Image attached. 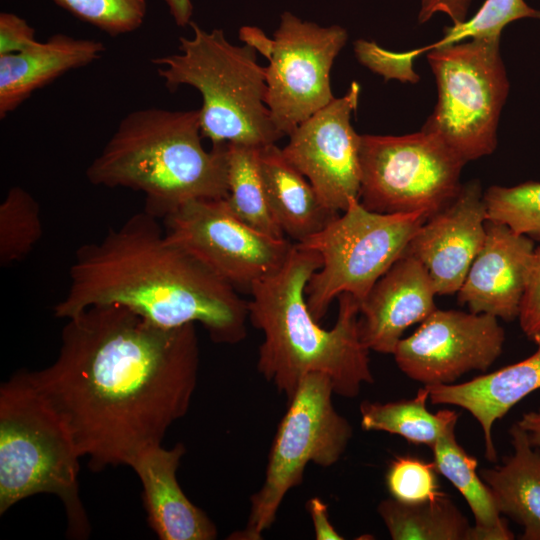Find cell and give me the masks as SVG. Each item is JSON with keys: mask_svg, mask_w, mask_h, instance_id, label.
Returning a JSON list of instances; mask_svg holds the SVG:
<instances>
[{"mask_svg": "<svg viewBox=\"0 0 540 540\" xmlns=\"http://www.w3.org/2000/svg\"><path fill=\"white\" fill-rule=\"evenodd\" d=\"M66 320L54 362L28 376L91 469L129 466L189 410L199 369L195 324L163 328L121 305Z\"/></svg>", "mask_w": 540, "mask_h": 540, "instance_id": "obj_1", "label": "cell"}, {"mask_svg": "<svg viewBox=\"0 0 540 540\" xmlns=\"http://www.w3.org/2000/svg\"><path fill=\"white\" fill-rule=\"evenodd\" d=\"M159 218L138 212L99 241L81 245L54 315L121 305L163 328L201 324L217 343L247 335L248 304L237 289L167 239Z\"/></svg>", "mask_w": 540, "mask_h": 540, "instance_id": "obj_2", "label": "cell"}, {"mask_svg": "<svg viewBox=\"0 0 540 540\" xmlns=\"http://www.w3.org/2000/svg\"><path fill=\"white\" fill-rule=\"evenodd\" d=\"M322 265L320 255L296 243L283 266L249 289L248 320L264 335L257 368L289 400L311 373L327 375L334 394L353 398L374 382L370 350L359 332L360 303L351 294L338 299V316L324 329L312 316L305 289Z\"/></svg>", "mask_w": 540, "mask_h": 540, "instance_id": "obj_3", "label": "cell"}, {"mask_svg": "<svg viewBox=\"0 0 540 540\" xmlns=\"http://www.w3.org/2000/svg\"><path fill=\"white\" fill-rule=\"evenodd\" d=\"M202 137L199 110H135L90 163L87 179L142 192L144 211L162 219L189 201L226 198L228 143L207 151Z\"/></svg>", "mask_w": 540, "mask_h": 540, "instance_id": "obj_4", "label": "cell"}, {"mask_svg": "<svg viewBox=\"0 0 540 540\" xmlns=\"http://www.w3.org/2000/svg\"><path fill=\"white\" fill-rule=\"evenodd\" d=\"M191 38L179 37L178 53L151 59L165 87L188 85L202 96L201 134L212 145L262 147L282 134L265 103V68L256 50L230 43L222 29L206 31L191 21Z\"/></svg>", "mask_w": 540, "mask_h": 540, "instance_id": "obj_5", "label": "cell"}, {"mask_svg": "<svg viewBox=\"0 0 540 540\" xmlns=\"http://www.w3.org/2000/svg\"><path fill=\"white\" fill-rule=\"evenodd\" d=\"M79 458L73 439L53 409L19 371L0 388V514L40 493L63 503L68 535L90 533L79 497Z\"/></svg>", "mask_w": 540, "mask_h": 540, "instance_id": "obj_6", "label": "cell"}, {"mask_svg": "<svg viewBox=\"0 0 540 540\" xmlns=\"http://www.w3.org/2000/svg\"><path fill=\"white\" fill-rule=\"evenodd\" d=\"M423 212L384 214L354 199L322 230L297 245L317 252L321 267L309 279L305 296L320 322L334 299L348 293L361 303L374 284L405 253Z\"/></svg>", "mask_w": 540, "mask_h": 540, "instance_id": "obj_7", "label": "cell"}, {"mask_svg": "<svg viewBox=\"0 0 540 540\" xmlns=\"http://www.w3.org/2000/svg\"><path fill=\"white\" fill-rule=\"evenodd\" d=\"M500 39H471L430 50L437 103L422 130L438 136L465 163L497 146L500 113L509 91Z\"/></svg>", "mask_w": 540, "mask_h": 540, "instance_id": "obj_8", "label": "cell"}, {"mask_svg": "<svg viewBox=\"0 0 540 540\" xmlns=\"http://www.w3.org/2000/svg\"><path fill=\"white\" fill-rule=\"evenodd\" d=\"M331 379L322 373L306 375L281 419L268 455L265 479L251 496L245 528L229 539L260 540L276 519L286 494L303 480L305 467L334 465L352 437V426L335 409Z\"/></svg>", "mask_w": 540, "mask_h": 540, "instance_id": "obj_9", "label": "cell"}, {"mask_svg": "<svg viewBox=\"0 0 540 540\" xmlns=\"http://www.w3.org/2000/svg\"><path fill=\"white\" fill-rule=\"evenodd\" d=\"M360 203L370 211L423 212L429 218L458 195L466 164L438 136L361 135Z\"/></svg>", "mask_w": 540, "mask_h": 540, "instance_id": "obj_10", "label": "cell"}, {"mask_svg": "<svg viewBox=\"0 0 540 540\" xmlns=\"http://www.w3.org/2000/svg\"><path fill=\"white\" fill-rule=\"evenodd\" d=\"M168 240L236 289L277 272L294 246L264 234L236 216L223 199L189 201L163 218Z\"/></svg>", "mask_w": 540, "mask_h": 540, "instance_id": "obj_11", "label": "cell"}, {"mask_svg": "<svg viewBox=\"0 0 540 540\" xmlns=\"http://www.w3.org/2000/svg\"><path fill=\"white\" fill-rule=\"evenodd\" d=\"M347 38L341 26L322 27L282 13L264 67L265 103L282 136H289L335 98L330 72Z\"/></svg>", "mask_w": 540, "mask_h": 540, "instance_id": "obj_12", "label": "cell"}, {"mask_svg": "<svg viewBox=\"0 0 540 540\" xmlns=\"http://www.w3.org/2000/svg\"><path fill=\"white\" fill-rule=\"evenodd\" d=\"M504 342L505 331L495 316L436 309L399 341L393 356L407 377L424 386L452 384L467 372L486 371Z\"/></svg>", "mask_w": 540, "mask_h": 540, "instance_id": "obj_13", "label": "cell"}, {"mask_svg": "<svg viewBox=\"0 0 540 540\" xmlns=\"http://www.w3.org/2000/svg\"><path fill=\"white\" fill-rule=\"evenodd\" d=\"M360 85L334 98L302 122L290 135L282 152L311 183L329 210L341 213L359 199L361 188L360 143L351 124L357 109Z\"/></svg>", "mask_w": 540, "mask_h": 540, "instance_id": "obj_14", "label": "cell"}, {"mask_svg": "<svg viewBox=\"0 0 540 540\" xmlns=\"http://www.w3.org/2000/svg\"><path fill=\"white\" fill-rule=\"evenodd\" d=\"M478 180L462 184L456 198L415 232L404 254L426 268L436 295L459 291L486 237L487 213Z\"/></svg>", "mask_w": 540, "mask_h": 540, "instance_id": "obj_15", "label": "cell"}, {"mask_svg": "<svg viewBox=\"0 0 540 540\" xmlns=\"http://www.w3.org/2000/svg\"><path fill=\"white\" fill-rule=\"evenodd\" d=\"M484 244L460 287L458 301L470 312L504 321L518 318L534 240L487 220Z\"/></svg>", "mask_w": 540, "mask_h": 540, "instance_id": "obj_16", "label": "cell"}, {"mask_svg": "<svg viewBox=\"0 0 540 540\" xmlns=\"http://www.w3.org/2000/svg\"><path fill=\"white\" fill-rule=\"evenodd\" d=\"M435 296L433 282L423 264L403 254L360 303L362 342L370 351L393 354L405 330L437 309Z\"/></svg>", "mask_w": 540, "mask_h": 540, "instance_id": "obj_17", "label": "cell"}, {"mask_svg": "<svg viewBox=\"0 0 540 540\" xmlns=\"http://www.w3.org/2000/svg\"><path fill=\"white\" fill-rule=\"evenodd\" d=\"M186 449L177 443L142 450L129 464L143 488V502L150 528L160 540H213L217 528L180 487L176 472Z\"/></svg>", "mask_w": 540, "mask_h": 540, "instance_id": "obj_18", "label": "cell"}, {"mask_svg": "<svg viewBox=\"0 0 540 540\" xmlns=\"http://www.w3.org/2000/svg\"><path fill=\"white\" fill-rule=\"evenodd\" d=\"M532 340L537 348L529 357L459 384L426 385L432 404L465 409L480 424L485 457L497 461L492 428L527 395L540 389V332Z\"/></svg>", "mask_w": 540, "mask_h": 540, "instance_id": "obj_19", "label": "cell"}, {"mask_svg": "<svg viewBox=\"0 0 540 540\" xmlns=\"http://www.w3.org/2000/svg\"><path fill=\"white\" fill-rule=\"evenodd\" d=\"M104 52L101 41L58 33L18 53L0 55V118L17 109L35 90L97 61Z\"/></svg>", "mask_w": 540, "mask_h": 540, "instance_id": "obj_20", "label": "cell"}, {"mask_svg": "<svg viewBox=\"0 0 540 540\" xmlns=\"http://www.w3.org/2000/svg\"><path fill=\"white\" fill-rule=\"evenodd\" d=\"M258 166L271 212L284 235L295 243L319 232L339 214L324 206L276 143L258 148Z\"/></svg>", "mask_w": 540, "mask_h": 540, "instance_id": "obj_21", "label": "cell"}, {"mask_svg": "<svg viewBox=\"0 0 540 540\" xmlns=\"http://www.w3.org/2000/svg\"><path fill=\"white\" fill-rule=\"evenodd\" d=\"M513 454L502 465L482 469L501 514L523 528L521 539L540 540V450L515 423L510 428Z\"/></svg>", "mask_w": 540, "mask_h": 540, "instance_id": "obj_22", "label": "cell"}, {"mask_svg": "<svg viewBox=\"0 0 540 540\" xmlns=\"http://www.w3.org/2000/svg\"><path fill=\"white\" fill-rule=\"evenodd\" d=\"M455 427L448 429L431 450L437 472L460 492L473 513L470 540L514 539L491 489L477 473V459L457 442Z\"/></svg>", "mask_w": 540, "mask_h": 540, "instance_id": "obj_23", "label": "cell"}, {"mask_svg": "<svg viewBox=\"0 0 540 540\" xmlns=\"http://www.w3.org/2000/svg\"><path fill=\"white\" fill-rule=\"evenodd\" d=\"M428 399L429 391L423 386L411 399L386 403L364 401L360 405L361 427L365 431L396 434L432 449L448 429L456 426L459 414L451 409L431 413Z\"/></svg>", "mask_w": 540, "mask_h": 540, "instance_id": "obj_24", "label": "cell"}, {"mask_svg": "<svg viewBox=\"0 0 540 540\" xmlns=\"http://www.w3.org/2000/svg\"><path fill=\"white\" fill-rule=\"evenodd\" d=\"M393 540H470L472 526L446 495L422 503L407 504L385 499L378 505Z\"/></svg>", "mask_w": 540, "mask_h": 540, "instance_id": "obj_25", "label": "cell"}, {"mask_svg": "<svg viewBox=\"0 0 540 540\" xmlns=\"http://www.w3.org/2000/svg\"><path fill=\"white\" fill-rule=\"evenodd\" d=\"M258 148L228 143L225 200L246 224L269 236L284 238L267 201L258 166Z\"/></svg>", "mask_w": 540, "mask_h": 540, "instance_id": "obj_26", "label": "cell"}, {"mask_svg": "<svg viewBox=\"0 0 540 540\" xmlns=\"http://www.w3.org/2000/svg\"><path fill=\"white\" fill-rule=\"evenodd\" d=\"M43 228L40 208L24 188H10L0 205V264L24 259L40 240Z\"/></svg>", "mask_w": 540, "mask_h": 540, "instance_id": "obj_27", "label": "cell"}, {"mask_svg": "<svg viewBox=\"0 0 540 540\" xmlns=\"http://www.w3.org/2000/svg\"><path fill=\"white\" fill-rule=\"evenodd\" d=\"M483 197L487 220L540 241V182L526 181L512 187L493 185Z\"/></svg>", "mask_w": 540, "mask_h": 540, "instance_id": "obj_28", "label": "cell"}, {"mask_svg": "<svg viewBox=\"0 0 540 540\" xmlns=\"http://www.w3.org/2000/svg\"><path fill=\"white\" fill-rule=\"evenodd\" d=\"M522 18L540 19V11L531 8L524 0H486L468 21L446 27L438 42L407 54L413 60L417 55L435 48L459 43L465 39H500L504 27Z\"/></svg>", "mask_w": 540, "mask_h": 540, "instance_id": "obj_29", "label": "cell"}, {"mask_svg": "<svg viewBox=\"0 0 540 540\" xmlns=\"http://www.w3.org/2000/svg\"><path fill=\"white\" fill-rule=\"evenodd\" d=\"M81 21L111 37L139 29L147 12V0H52Z\"/></svg>", "mask_w": 540, "mask_h": 540, "instance_id": "obj_30", "label": "cell"}, {"mask_svg": "<svg viewBox=\"0 0 540 540\" xmlns=\"http://www.w3.org/2000/svg\"><path fill=\"white\" fill-rule=\"evenodd\" d=\"M437 469L433 462L403 455L395 457L386 472L388 492L397 501L422 503L441 496Z\"/></svg>", "mask_w": 540, "mask_h": 540, "instance_id": "obj_31", "label": "cell"}, {"mask_svg": "<svg viewBox=\"0 0 540 540\" xmlns=\"http://www.w3.org/2000/svg\"><path fill=\"white\" fill-rule=\"evenodd\" d=\"M518 319L528 338L540 332V247H535L530 260Z\"/></svg>", "mask_w": 540, "mask_h": 540, "instance_id": "obj_32", "label": "cell"}, {"mask_svg": "<svg viewBox=\"0 0 540 540\" xmlns=\"http://www.w3.org/2000/svg\"><path fill=\"white\" fill-rule=\"evenodd\" d=\"M35 29L14 13H0V55L18 53L35 44Z\"/></svg>", "mask_w": 540, "mask_h": 540, "instance_id": "obj_33", "label": "cell"}, {"mask_svg": "<svg viewBox=\"0 0 540 540\" xmlns=\"http://www.w3.org/2000/svg\"><path fill=\"white\" fill-rule=\"evenodd\" d=\"M472 0H421L419 23L427 22L435 13L443 12L454 25L466 21V15Z\"/></svg>", "mask_w": 540, "mask_h": 540, "instance_id": "obj_34", "label": "cell"}, {"mask_svg": "<svg viewBox=\"0 0 540 540\" xmlns=\"http://www.w3.org/2000/svg\"><path fill=\"white\" fill-rule=\"evenodd\" d=\"M308 511L310 512L315 538L317 540H340L343 537L335 530L328 518L327 505L319 498L309 500Z\"/></svg>", "mask_w": 540, "mask_h": 540, "instance_id": "obj_35", "label": "cell"}, {"mask_svg": "<svg viewBox=\"0 0 540 540\" xmlns=\"http://www.w3.org/2000/svg\"><path fill=\"white\" fill-rule=\"evenodd\" d=\"M239 38L244 44L251 46L265 58L269 55L272 47V38L267 37L261 29L252 26H243L239 31Z\"/></svg>", "mask_w": 540, "mask_h": 540, "instance_id": "obj_36", "label": "cell"}, {"mask_svg": "<svg viewBox=\"0 0 540 540\" xmlns=\"http://www.w3.org/2000/svg\"><path fill=\"white\" fill-rule=\"evenodd\" d=\"M517 423L527 433L531 445L540 450V408L523 414Z\"/></svg>", "mask_w": 540, "mask_h": 540, "instance_id": "obj_37", "label": "cell"}, {"mask_svg": "<svg viewBox=\"0 0 540 540\" xmlns=\"http://www.w3.org/2000/svg\"><path fill=\"white\" fill-rule=\"evenodd\" d=\"M168 6L169 12L175 23L185 27L191 22L193 6L191 0H163Z\"/></svg>", "mask_w": 540, "mask_h": 540, "instance_id": "obj_38", "label": "cell"}]
</instances>
